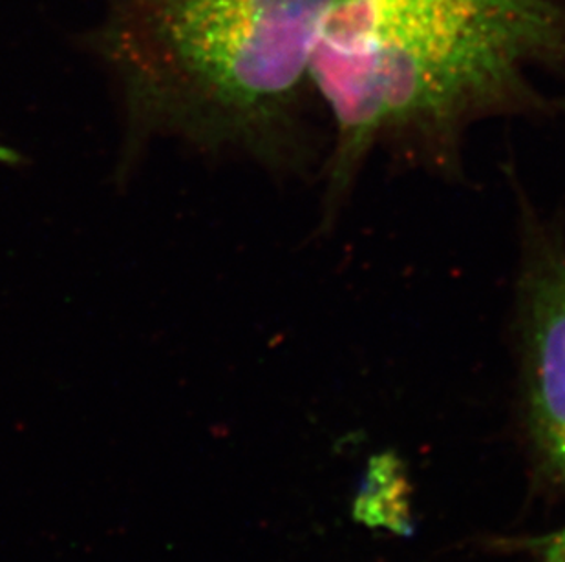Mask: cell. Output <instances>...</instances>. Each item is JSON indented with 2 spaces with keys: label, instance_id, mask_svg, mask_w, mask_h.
<instances>
[{
  "label": "cell",
  "instance_id": "4",
  "mask_svg": "<svg viewBox=\"0 0 565 562\" xmlns=\"http://www.w3.org/2000/svg\"><path fill=\"white\" fill-rule=\"evenodd\" d=\"M540 562H565V526L562 530L527 541Z\"/></svg>",
  "mask_w": 565,
  "mask_h": 562
},
{
  "label": "cell",
  "instance_id": "2",
  "mask_svg": "<svg viewBox=\"0 0 565 562\" xmlns=\"http://www.w3.org/2000/svg\"><path fill=\"white\" fill-rule=\"evenodd\" d=\"M337 0H119L99 39L128 121L127 155L152 138L299 154L315 46Z\"/></svg>",
  "mask_w": 565,
  "mask_h": 562
},
{
  "label": "cell",
  "instance_id": "3",
  "mask_svg": "<svg viewBox=\"0 0 565 562\" xmlns=\"http://www.w3.org/2000/svg\"><path fill=\"white\" fill-rule=\"evenodd\" d=\"M516 331L523 402L540 466L565 486V239L522 203Z\"/></svg>",
  "mask_w": 565,
  "mask_h": 562
},
{
  "label": "cell",
  "instance_id": "5",
  "mask_svg": "<svg viewBox=\"0 0 565 562\" xmlns=\"http://www.w3.org/2000/svg\"><path fill=\"white\" fill-rule=\"evenodd\" d=\"M0 160L11 161V154L4 149V147H0Z\"/></svg>",
  "mask_w": 565,
  "mask_h": 562
},
{
  "label": "cell",
  "instance_id": "1",
  "mask_svg": "<svg viewBox=\"0 0 565 562\" xmlns=\"http://www.w3.org/2000/svg\"><path fill=\"white\" fill-rule=\"evenodd\" d=\"M562 63L561 0H337L310 69L333 122L328 207L381 144L452 165L476 122L536 110L531 75Z\"/></svg>",
  "mask_w": 565,
  "mask_h": 562
}]
</instances>
